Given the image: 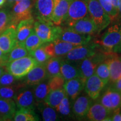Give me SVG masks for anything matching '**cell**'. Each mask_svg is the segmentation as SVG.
<instances>
[{
    "instance_id": "6da1fadb",
    "label": "cell",
    "mask_w": 121,
    "mask_h": 121,
    "mask_svg": "<svg viewBox=\"0 0 121 121\" xmlns=\"http://www.w3.org/2000/svg\"><path fill=\"white\" fill-rule=\"evenodd\" d=\"M121 25L114 24L109 28L101 38L99 46L106 52H121Z\"/></svg>"
},
{
    "instance_id": "816d5d0a",
    "label": "cell",
    "mask_w": 121,
    "mask_h": 121,
    "mask_svg": "<svg viewBox=\"0 0 121 121\" xmlns=\"http://www.w3.org/2000/svg\"></svg>"
},
{
    "instance_id": "83f0119b",
    "label": "cell",
    "mask_w": 121,
    "mask_h": 121,
    "mask_svg": "<svg viewBox=\"0 0 121 121\" xmlns=\"http://www.w3.org/2000/svg\"><path fill=\"white\" fill-rule=\"evenodd\" d=\"M42 114V118L44 121H54L58 119L57 111L52 107L46 104L44 102L36 104Z\"/></svg>"
},
{
    "instance_id": "4316f807",
    "label": "cell",
    "mask_w": 121,
    "mask_h": 121,
    "mask_svg": "<svg viewBox=\"0 0 121 121\" xmlns=\"http://www.w3.org/2000/svg\"><path fill=\"white\" fill-rule=\"evenodd\" d=\"M61 60L62 58L60 57H51L44 63L48 79L55 76L60 75Z\"/></svg>"
},
{
    "instance_id": "b9f144b4",
    "label": "cell",
    "mask_w": 121,
    "mask_h": 121,
    "mask_svg": "<svg viewBox=\"0 0 121 121\" xmlns=\"http://www.w3.org/2000/svg\"><path fill=\"white\" fill-rule=\"evenodd\" d=\"M111 121H121V109L115 110L112 113L111 116Z\"/></svg>"
},
{
    "instance_id": "60d3db41",
    "label": "cell",
    "mask_w": 121,
    "mask_h": 121,
    "mask_svg": "<svg viewBox=\"0 0 121 121\" xmlns=\"http://www.w3.org/2000/svg\"><path fill=\"white\" fill-rule=\"evenodd\" d=\"M9 63L7 53H5L0 49V66L4 67Z\"/></svg>"
},
{
    "instance_id": "30bf717a",
    "label": "cell",
    "mask_w": 121,
    "mask_h": 121,
    "mask_svg": "<svg viewBox=\"0 0 121 121\" xmlns=\"http://www.w3.org/2000/svg\"><path fill=\"white\" fill-rule=\"evenodd\" d=\"M55 1L56 0H35L33 6V16L34 15L35 20L52 22L51 16Z\"/></svg>"
},
{
    "instance_id": "bcb514c9",
    "label": "cell",
    "mask_w": 121,
    "mask_h": 121,
    "mask_svg": "<svg viewBox=\"0 0 121 121\" xmlns=\"http://www.w3.org/2000/svg\"><path fill=\"white\" fill-rule=\"evenodd\" d=\"M4 67H3V66H0V78H1V76L2 75V74L4 73Z\"/></svg>"
},
{
    "instance_id": "3957f363",
    "label": "cell",
    "mask_w": 121,
    "mask_h": 121,
    "mask_svg": "<svg viewBox=\"0 0 121 121\" xmlns=\"http://www.w3.org/2000/svg\"><path fill=\"white\" fill-rule=\"evenodd\" d=\"M63 28L56 25L52 22L35 20L34 30L44 43L53 42L58 39Z\"/></svg>"
},
{
    "instance_id": "f6af8a7d",
    "label": "cell",
    "mask_w": 121,
    "mask_h": 121,
    "mask_svg": "<svg viewBox=\"0 0 121 121\" xmlns=\"http://www.w3.org/2000/svg\"><path fill=\"white\" fill-rule=\"evenodd\" d=\"M118 17H119L121 20V0H118Z\"/></svg>"
},
{
    "instance_id": "4dcf8cb0",
    "label": "cell",
    "mask_w": 121,
    "mask_h": 121,
    "mask_svg": "<svg viewBox=\"0 0 121 121\" xmlns=\"http://www.w3.org/2000/svg\"><path fill=\"white\" fill-rule=\"evenodd\" d=\"M39 117L35 113L34 110L19 109L15 113L13 121H37Z\"/></svg>"
},
{
    "instance_id": "f546056e",
    "label": "cell",
    "mask_w": 121,
    "mask_h": 121,
    "mask_svg": "<svg viewBox=\"0 0 121 121\" xmlns=\"http://www.w3.org/2000/svg\"><path fill=\"white\" fill-rule=\"evenodd\" d=\"M33 86V94L35 103L44 102L45 98L51 91L48 82L43 81Z\"/></svg>"
},
{
    "instance_id": "e575fe53",
    "label": "cell",
    "mask_w": 121,
    "mask_h": 121,
    "mask_svg": "<svg viewBox=\"0 0 121 121\" xmlns=\"http://www.w3.org/2000/svg\"><path fill=\"white\" fill-rule=\"evenodd\" d=\"M30 56L34 58L38 63L39 64L45 63L51 57L45 52L43 44L40 47L30 52Z\"/></svg>"
},
{
    "instance_id": "1f68e13d",
    "label": "cell",
    "mask_w": 121,
    "mask_h": 121,
    "mask_svg": "<svg viewBox=\"0 0 121 121\" xmlns=\"http://www.w3.org/2000/svg\"><path fill=\"white\" fill-rule=\"evenodd\" d=\"M44 44L42 40L39 38L38 36L35 33L34 30L31 33L27 38L25 39V41L22 44L25 48L30 53L32 51H34L38 48L40 47Z\"/></svg>"
},
{
    "instance_id": "8d00e7d4",
    "label": "cell",
    "mask_w": 121,
    "mask_h": 121,
    "mask_svg": "<svg viewBox=\"0 0 121 121\" xmlns=\"http://www.w3.org/2000/svg\"><path fill=\"white\" fill-rule=\"evenodd\" d=\"M20 85H12L10 86H0V97L6 99H13Z\"/></svg>"
},
{
    "instance_id": "52a82bcc",
    "label": "cell",
    "mask_w": 121,
    "mask_h": 121,
    "mask_svg": "<svg viewBox=\"0 0 121 121\" xmlns=\"http://www.w3.org/2000/svg\"><path fill=\"white\" fill-rule=\"evenodd\" d=\"M97 43H87L80 45L71 50L64 56V60L77 62L84 60V59L91 56L97 52V49L99 47Z\"/></svg>"
},
{
    "instance_id": "8992f818",
    "label": "cell",
    "mask_w": 121,
    "mask_h": 121,
    "mask_svg": "<svg viewBox=\"0 0 121 121\" xmlns=\"http://www.w3.org/2000/svg\"><path fill=\"white\" fill-rule=\"evenodd\" d=\"M88 14L87 1L85 0H71L67 13L62 25L64 24L66 27L71 26L74 22Z\"/></svg>"
},
{
    "instance_id": "681fc988",
    "label": "cell",
    "mask_w": 121,
    "mask_h": 121,
    "mask_svg": "<svg viewBox=\"0 0 121 121\" xmlns=\"http://www.w3.org/2000/svg\"><path fill=\"white\" fill-rule=\"evenodd\" d=\"M4 121V119L2 117V116L0 115V121Z\"/></svg>"
},
{
    "instance_id": "ba28073f",
    "label": "cell",
    "mask_w": 121,
    "mask_h": 121,
    "mask_svg": "<svg viewBox=\"0 0 121 121\" xmlns=\"http://www.w3.org/2000/svg\"><path fill=\"white\" fill-rule=\"evenodd\" d=\"M16 107L18 109L34 110L35 108L33 89L28 86H21L13 98Z\"/></svg>"
},
{
    "instance_id": "9a60e30c",
    "label": "cell",
    "mask_w": 121,
    "mask_h": 121,
    "mask_svg": "<svg viewBox=\"0 0 121 121\" xmlns=\"http://www.w3.org/2000/svg\"><path fill=\"white\" fill-rule=\"evenodd\" d=\"M25 77L24 84L29 86H33L44 81L46 79H48L45 64L38 63Z\"/></svg>"
},
{
    "instance_id": "8fae6325",
    "label": "cell",
    "mask_w": 121,
    "mask_h": 121,
    "mask_svg": "<svg viewBox=\"0 0 121 121\" xmlns=\"http://www.w3.org/2000/svg\"><path fill=\"white\" fill-rule=\"evenodd\" d=\"M78 46V45L59 39H56L53 42L43 44L45 52L51 57H63L71 50Z\"/></svg>"
},
{
    "instance_id": "ac0fdd59",
    "label": "cell",
    "mask_w": 121,
    "mask_h": 121,
    "mask_svg": "<svg viewBox=\"0 0 121 121\" xmlns=\"http://www.w3.org/2000/svg\"><path fill=\"white\" fill-rule=\"evenodd\" d=\"M71 0H56L51 22L56 25H62L66 17Z\"/></svg>"
},
{
    "instance_id": "7a4b0ae2",
    "label": "cell",
    "mask_w": 121,
    "mask_h": 121,
    "mask_svg": "<svg viewBox=\"0 0 121 121\" xmlns=\"http://www.w3.org/2000/svg\"><path fill=\"white\" fill-rule=\"evenodd\" d=\"M87 2L89 14L96 25L97 34H99L109 25L111 19L98 0H88Z\"/></svg>"
},
{
    "instance_id": "7bdbcfd3",
    "label": "cell",
    "mask_w": 121,
    "mask_h": 121,
    "mask_svg": "<svg viewBox=\"0 0 121 121\" xmlns=\"http://www.w3.org/2000/svg\"><path fill=\"white\" fill-rule=\"evenodd\" d=\"M112 85H111L112 87L113 88L116 89V90L121 92V76L118 79L116 80L115 82L112 83Z\"/></svg>"
},
{
    "instance_id": "7402d4cb",
    "label": "cell",
    "mask_w": 121,
    "mask_h": 121,
    "mask_svg": "<svg viewBox=\"0 0 121 121\" xmlns=\"http://www.w3.org/2000/svg\"><path fill=\"white\" fill-rule=\"evenodd\" d=\"M34 22L35 19L31 17L21 21L18 23L16 28L17 43L22 44L25 39L34 31Z\"/></svg>"
},
{
    "instance_id": "836d02e7",
    "label": "cell",
    "mask_w": 121,
    "mask_h": 121,
    "mask_svg": "<svg viewBox=\"0 0 121 121\" xmlns=\"http://www.w3.org/2000/svg\"><path fill=\"white\" fill-rule=\"evenodd\" d=\"M95 74L103 80L106 84H108L110 80V71L107 60H104L98 65L95 69Z\"/></svg>"
},
{
    "instance_id": "e0dca14e",
    "label": "cell",
    "mask_w": 121,
    "mask_h": 121,
    "mask_svg": "<svg viewBox=\"0 0 121 121\" xmlns=\"http://www.w3.org/2000/svg\"><path fill=\"white\" fill-rule=\"evenodd\" d=\"M112 114L111 111L97 102L91 104L86 117L92 121H111Z\"/></svg>"
},
{
    "instance_id": "ee69618b",
    "label": "cell",
    "mask_w": 121,
    "mask_h": 121,
    "mask_svg": "<svg viewBox=\"0 0 121 121\" xmlns=\"http://www.w3.org/2000/svg\"><path fill=\"white\" fill-rule=\"evenodd\" d=\"M14 5V2L13 0H6L5 4H4V6L9 7L10 9L13 8V6Z\"/></svg>"
},
{
    "instance_id": "44dd1931",
    "label": "cell",
    "mask_w": 121,
    "mask_h": 121,
    "mask_svg": "<svg viewBox=\"0 0 121 121\" xmlns=\"http://www.w3.org/2000/svg\"><path fill=\"white\" fill-rule=\"evenodd\" d=\"M92 104V99L88 95H80L75 99L72 106L73 114L78 118L85 117Z\"/></svg>"
},
{
    "instance_id": "5bb4252c",
    "label": "cell",
    "mask_w": 121,
    "mask_h": 121,
    "mask_svg": "<svg viewBox=\"0 0 121 121\" xmlns=\"http://www.w3.org/2000/svg\"><path fill=\"white\" fill-rule=\"evenodd\" d=\"M91 38V35L81 34L66 27L63 28L58 39L73 44L80 45L89 43Z\"/></svg>"
},
{
    "instance_id": "d590c367",
    "label": "cell",
    "mask_w": 121,
    "mask_h": 121,
    "mask_svg": "<svg viewBox=\"0 0 121 121\" xmlns=\"http://www.w3.org/2000/svg\"><path fill=\"white\" fill-rule=\"evenodd\" d=\"M98 1L105 11L109 16L112 21L117 19L118 11V9L114 6L110 0H98Z\"/></svg>"
},
{
    "instance_id": "9c48e42d",
    "label": "cell",
    "mask_w": 121,
    "mask_h": 121,
    "mask_svg": "<svg viewBox=\"0 0 121 121\" xmlns=\"http://www.w3.org/2000/svg\"><path fill=\"white\" fill-rule=\"evenodd\" d=\"M33 6V0H24L15 4L11 9L13 25L16 26L21 21L34 17Z\"/></svg>"
},
{
    "instance_id": "7dc6e473",
    "label": "cell",
    "mask_w": 121,
    "mask_h": 121,
    "mask_svg": "<svg viewBox=\"0 0 121 121\" xmlns=\"http://www.w3.org/2000/svg\"><path fill=\"white\" fill-rule=\"evenodd\" d=\"M6 0H0V7H2L5 4Z\"/></svg>"
},
{
    "instance_id": "c3c4849f",
    "label": "cell",
    "mask_w": 121,
    "mask_h": 121,
    "mask_svg": "<svg viewBox=\"0 0 121 121\" xmlns=\"http://www.w3.org/2000/svg\"><path fill=\"white\" fill-rule=\"evenodd\" d=\"M24 1V0H13V2H14V4H16V3L20 2V1Z\"/></svg>"
},
{
    "instance_id": "74e56055",
    "label": "cell",
    "mask_w": 121,
    "mask_h": 121,
    "mask_svg": "<svg viewBox=\"0 0 121 121\" xmlns=\"http://www.w3.org/2000/svg\"><path fill=\"white\" fill-rule=\"evenodd\" d=\"M65 81L66 80L63 78L62 76L60 75L49 78L47 82L50 90L52 91L63 88Z\"/></svg>"
},
{
    "instance_id": "ab89813d",
    "label": "cell",
    "mask_w": 121,
    "mask_h": 121,
    "mask_svg": "<svg viewBox=\"0 0 121 121\" xmlns=\"http://www.w3.org/2000/svg\"><path fill=\"white\" fill-rule=\"evenodd\" d=\"M17 80L13 75L9 72L4 71L0 78V86H10L14 85Z\"/></svg>"
},
{
    "instance_id": "ffe728a7",
    "label": "cell",
    "mask_w": 121,
    "mask_h": 121,
    "mask_svg": "<svg viewBox=\"0 0 121 121\" xmlns=\"http://www.w3.org/2000/svg\"><path fill=\"white\" fill-rule=\"evenodd\" d=\"M85 84V81L81 78H72L65 81L63 89L67 96L74 100L84 89Z\"/></svg>"
},
{
    "instance_id": "2e32d148",
    "label": "cell",
    "mask_w": 121,
    "mask_h": 121,
    "mask_svg": "<svg viewBox=\"0 0 121 121\" xmlns=\"http://www.w3.org/2000/svg\"><path fill=\"white\" fill-rule=\"evenodd\" d=\"M16 28L12 25L0 34V49L5 53L10 52L17 43Z\"/></svg>"
},
{
    "instance_id": "5b68a950",
    "label": "cell",
    "mask_w": 121,
    "mask_h": 121,
    "mask_svg": "<svg viewBox=\"0 0 121 121\" xmlns=\"http://www.w3.org/2000/svg\"><path fill=\"white\" fill-rule=\"evenodd\" d=\"M113 53L96 52L91 56L79 62L78 66L80 72V76L85 81L95 73V69L98 65L109 58Z\"/></svg>"
},
{
    "instance_id": "d6a6232c",
    "label": "cell",
    "mask_w": 121,
    "mask_h": 121,
    "mask_svg": "<svg viewBox=\"0 0 121 121\" xmlns=\"http://www.w3.org/2000/svg\"><path fill=\"white\" fill-rule=\"evenodd\" d=\"M9 62L22 57L30 56V53L23 44L17 43L13 49L7 53Z\"/></svg>"
},
{
    "instance_id": "cb8c5ba5",
    "label": "cell",
    "mask_w": 121,
    "mask_h": 121,
    "mask_svg": "<svg viewBox=\"0 0 121 121\" xmlns=\"http://www.w3.org/2000/svg\"><path fill=\"white\" fill-rule=\"evenodd\" d=\"M106 60L109 69V81L113 83L121 76V56L113 53Z\"/></svg>"
},
{
    "instance_id": "7c38bea8",
    "label": "cell",
    "mask_w": 121,
    "mask_h": 121,
    "mask_svg": "<svg viewBox=\"0 0 121 121\" xmlns=\"http://www.w3.org/2000/svg\"><path fill=\"white\" fill-rule=\"evenodd\" d=\"M98 102L113 113L121 109V92L110 86L101 95Z\"/></svg>"
},
{
    "instance_id": "603a6c76",
    "label": "cell",
    "mask_w": 121,
    "mask_h": 121,
    "mask_svg": "<svg viewBox=\"0 0 121 121\" xmlns=\"http://www.w3.org/2000/svg\"><path fill=\"white\" fill-rule=\"evenodd\" d=\"M16 112V105L13 99L0 97V115L4 121H13Z\"/></svg>"
},
{
    "instance_id": "277c9868",
    "label": "cell",
    "mask_w": 121,
    "mask_h": 121,
    "mask_svg": "<svg viewBox=\"0 0 121 121\" xmlns=\"http://www.w3.org/2000/svg\"><path fill=\"white\" fill-rule=\"evenodd\" d=\"M38 64L34 58L27 56L9 62L6 66V69L19 80L24 78Z\"/></svg>"
},
{
    "instance_id": "f35d334b",
    "label": "cell",
    "mask_w": 121,
    "mask_h": 121,
    "mask_svg": "<svg viewBox=\"0 0 121 121\" xmlns=\"http://www.w3.org/2000/svg\"><path fill=\"white\" fill-rule=\"evenodd\" d=\"M55 109L63 116H69L70 114L71 104L69 102V97L67 94L63 98L62 100Z\"/></svg>"
},
{
    "instance_id": "f907efd6",
    "label": "cell",
    "mask_w": 121,
    "mask_h": 121,
    "mask_svg": "<svg viewBox=\"0 0 121 121\" xmlns=\"http://www.w3.org/2000/svg\"><path fill=\"white\" fill-rule=\"evenodd\" d=\"M85 1H88V0H85Z\"/></svg>"
},
{
    "instance_id": "f1b7e54d",
    "label": "cell",
    "mask_w": 121,
    "mask_h": 121,
    "mask_svg": "<svg viewBox=\"0 0 121 121\" xmlns=\"http://www.w3.org/2000/svg\"><path fill=\"white\" fill-rule=\"evenodd\" d=\"M13 25L11 9L4 6L0 9V34Z\"/></svg>"
},
{
    "instance_id": "4fadbf2b",
    "label": "cell",
    "mask_w": 121,
    "mask_h": 121,
    "mask_svg": "<svg viewBox=\"0 0 121 121\" xmlns=\"http://www.w3.org/2000/svg\"><path fill=\"white\" fill-rule=\"evenodd\" d=\"M107 85L103 80L94 73L86 80L84 90L91 99L96 100L99 97L101 92Z\"/></svg>"
},
{
    "instance_id": "d6986e66",
    "label": "cell",
    "mask_w": 121,
    "mask_h": 121,
    "mask_svg": "<svg viewBox=\"0 0 121 121\" xmlns=\"http://www.w3.org/2000/svg\"><path fill=\"white\" fill-rule=\"evenodd\" d=\"M76 32L84 34L92 35L97 33V28L89 14L74 22L71 26L67 27Z\"/></svg>"
},
{
    "instance_id": "484cf974",
    "label": "cell",
    "mask_w": 121,
    "mask_h": 121,
    "mask_svg": "<svg viewBox=\"0 0 121 121\" xmlns=\"http://www.w3.org/2000/svg\"><path fill=\"white\" fill-rule=\"evenodd\" d=\"M66 95V93L63 88L51 91L45 98L44 102L48 105L56 109Z\"/></svg>"
},
{
    "instance_id": "d4e9b609",
    "label": "cell",
    "mask_w": 121,
    "mask_h": 121,
    "mask_svg": "<svg viewBox=\"0 0 121 121\" xmlns=\"http://www.w3.org/2000/svg\"><path fill=\"white\" fill-rule=\"evenodd\" d=\"M60 75L65 80L81 78L78 67L73 64V62L62 58L60 62Z\"/></svg>"
}]
</instances>
